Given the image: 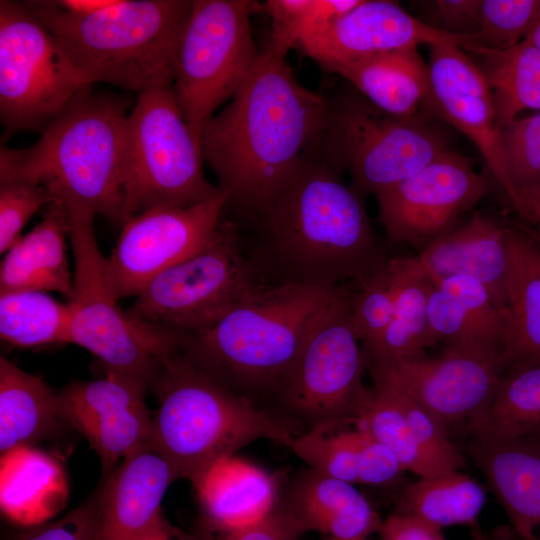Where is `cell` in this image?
<instances>
[{"label": "cell", "mask_w": 540, "mask_h": 540, "mask_svg": "<svg viewBox=\"0 0 540 540\" xmlns=\"http://www.w3.org/2000/svg\"><path fill=\"white\" fill-rule=\"evenodd\" d=\"M322 155L318 142L241 236L246 256L268 287L336 288L357 283L389 259L362 197Z\"/></svg>", "instance_id": "1"}, {"label": "cell", "mask_w": 540, "mask_h": 540, "mask_svg": "<svg viewBox=\"0 0 540 540\" xmlns=\"http://www.w3.org/2000/svg\"><path fill=\"white\" fill-rule=\"evenodd\" d=\"M327 100L305 88L293 69L266 47L246 80L201 130L204 162L230 209L260 215L320 138Z\"/></svg>", "instance_id": "2"}, {"label": "cell", "mask_w": 540, "mask_h": 540, "mask_svg": "<svg viewBox=\"0 0 540 540\" xmlns=\"http://www.w3.org/2000/svg\"><path fill=\"white\" fill-rule=\"evenodd\" d=\"M125 100L81 89L26 148L0 149V182L48 189L67 214H101L123 224L121 154Z\"/></svg>", "instance_id": "3"}, {"label": "cell", "mask_w": 540, "mask_h": 540, "mask_svg": "<svg viewBox=\"0 0 540 540\" xmlns=\"http://www.w3.org/2000/svg\"><path fill=\"white\" fill-rule=\"evenodd\" d=\"M56 38L80 79L142 92L172 82L189 0H120L93 15L68 14L47 0L22 2Z\"/></svg>", "instance_id": "4"}, {"label": "cell", "mask_w": 540, "mask_h": 540, "mask_svg": "<svg viewBox=\"0 0 540 540\" xmlns=\"http://www.w3.org/2000/svg\"><path fill=\"white\" fill-rule=\"evenodd\" d=\"M152 389L159 406L151 444L194 487L249 443L269 439L290 447L301 433L291 420L261 410L201 371L180 349L165 359Z\"/></svg>", "instance_id": "5"}, {"label": "cell", "mask_w": 540, "mask_h": 540, "mask_svg": "<svg viewBox=\"0 0 540 540\" xmlns=\"http://www.w3.org/2000/svg\"><path fill=\"white\" fill-rule=\"evenodd\" d=\"M337 288H268L207 329L183 337L180 352L253 403L257 397H276L310 328Z\"/></svg>", "instance_id": "6"}, {"label": "cell", "mask_w": 540, "mask_h": 540, "mask_svg": "<svg viewBox=\"0 0 540 540\" xmlns=\"http://www.w3.org/2000/svg\"><path fill=\"white\" fill-rule=\"evenodd\" d=\"M172 84L138 93L127 114L121 154L124 221L153 208L195 206L222 193L205 177L201 136L185 120Z\"/></svg>", "instance_id": "7"}, {"label": "cell", "mask_w": 540, "mask_h": 540, "mask_svg": "<svg viewBox=\"0 0 540 540\" xmlns=\"http://www.w3.org/2000/svg\"><path fill=\"white\" fill-rule=\"evenodd\" d=\"M268 288L245 254L237 224L224 216L206 245L153 278L126 313L182 339Z\"/></svg>", "instance_id": "8"}, {"label": "cell", "mask_w": 540, "mask_h": 540, "mask_svg": "<svg viewBox=\"0 0 540 540\" xmlns=\"http://www.w3.org/2000/svg\"><path fill=\"white\" fill-rule=\"evenodd\" d=\"M74 257V292L68 301V343L91 352L105 373L131 377L152 388L165 359L180 349L181 338L155 331L128 316L107 280L94 216L67 214Z\"/></svg>", "instance_id": "9"}, {"label": "cell", "mask_w": 540, "mask_h": 540, "mask_svg": "<svg viewBox=\"0 0 540 540\" xmlns=\"http://www.w3.org/2000/svg\"><path fill=\"white\" fill-rule=\"evenodd\" d=\"M318 147L333 167L349 174L352 188L362 197L404 181L448 150L440 131L423 114L394 116L360 93L327 100Z\"/></svg>", "instance_id": "10"}, {"label": "cell", "mask_w": 540, "mask_h": 540, "mask_svg": "<svg viewBox=\"0 0 540 540\" xmlns=\"http://www.w3.org/2000/svg\"><path fill=\"white\" fill-rule=\"evenodd\" d=\"M251 0H193L174 62L172 91L188 124L201 136L204 123L231 99L255 65L258 52Z\"/></svg>", "instance_id": "11"}, {"label": "cell", "mask_w": 540, "mask_h": 540, "mask_svg": "<svg viewBox=\"0 0 540 540\" xmlns=\"http://www.w3.org/2000/svg\"><path fill=\"white\" fill-rule=\"evenodd\" d=\"M351 289L338 287L325 304L288 372L277 399L301 432L324 422L358 419L369 391L365 358L353 329Z\"/></svg>", "instance_id": "12"}, {"label": "cell", "mask_w": 540, "mask_h": 540, "mask_svg": "<svg viewBox=\"0 0 540 540\" xmlns=\"http://www.w3.org/2000/svg\"><path fill=\"white\" fill-rule=\"evenodd\" d=\"M87 87L51 32L22 2L0 1V120L42 131Z\"/></svg>", "instance_id": "13"}, {"label": "cell", "mask_w": 540, "mask_h": 540, "mask_svg": "<svg viewBox=\"0 0 540 540\" xmlns=\"http://www.w3.org/2000/svg\"><path fill=\"white\" fill-rule=\"evenodd\" d=\"M374 384L389 386L428 411L445 429L476 420L493 399L505 373L493 348L447 347L437 358L423 356L367 365Z\"/></svg>", "instance_id": "14"}, {"label": "cell", "mask_w": 540, "mask_h": 540, "mask_svg": "<svg viewBox=\"0 0 540 540\" xmlns=\"http://www.w3.org/2000/svg\"><path fill=\"white\" fill-rule=\"evenodd\" d=\"M225 205L221 193L195 206L158 207L126 219L106 264L116 297L136 296L158 274L206 245L224 218Z\"/></svg>", "instance_id": "15"}, {"label": "cell", "mask_w": 540, "mask_h": 540, "mask_svg": "<svg viewBox=\"0 0 540 540\" xmlns=\"http://www.w3.org/2000/svg\"><path fill=\"white\" fill-rule=\"evenodd\" d=\"M470 160L447 150L404 181L380 192L379 219L388 237L423 249L485 194Z\"/></svg>", "instance_id": "16"}, {"label": "cell", "mask_w": 540, "mask_h": 540, "mask_svg": "<svg viewBox=\"0 0 540 540\" xmlns=\"http://www.w3.org/2000/svg\"><path fill=\"white\" fill-rule=\"evenodd\" d=\"M430 90L425 110L463 133L523 221L524 211L508 176L501 131L488 84L477 64L457 44L430 46Z\"/></svg>", "instance_id": "17"}, {"label": "cell", "mask_w": 540, "mask_h": 540, "mask_svg": "<svg viewBox=\"0 0 540 540\" xmlns=\"http://www.w3.org/2000/svg\"><path fill=\"white\" fill-rule=\"evenodd\" d=\"M148 388L131 377L105 373L103 378L71 383L58 392L61 416L78 430L100 458L103 474L151 444L153 416L145 402Z\"/></svg>", "instance_id": "18"}, {"label": "cell", "mask_w": 540, "mask_h": 540, "mask_svg": "<svg viewBox=\"0 0 540 540\" xmlns=\"http://www.w3.org/2000/svg\"><path fill=\"white\" fill-rule=\"evenodd\" d=\"M450 42L464 48L467 37L443 32L388 0H361L329 25L304 38L298 48L321 68L404 47Z\"/></svg>", "instance_id": "19"}, {"label": "cell", "mask_w": 540, "mask_h": 540, "mask_svg": "<svg viewBox=\"0 0 540 540\" xmlns=\"http://www.w3.org/2000/svg\"><path fill=\"white\" fill-rule=\"evenodd\" d=\"M178 478L152 444L124 458L101 486L97 540H134L163 515L161 502Z\"/></svg>", "instance_id": "20"}, {"label": "cell", "mask_w": 540, "mask_h": 540, "mask_svg": "<svg viewBox=\"0 0 540 540\" xmlns=\"http://www.w3.org/2000/svg\"><path fill=\"white\" fill-rule=\"evenodd\" d=\"M508 229L504 221L476 212L462 226L450 228L414 257L430 280L457 275L479 280L506 315Z\"/></svg>", "instance_id": "21"}, {"label": "cell", "mask_w": 540, "mask_h": 540, "mask_svg": "<svg viewBox=\"0 0 540 540\" xmlns=\"http://www.w3.org/2000/svg\"><path fill=\"white\" fill-rule=\"evenodd\" d=\"M469 454L519 540H540V433L505 439L474 437Z\"/></svg>", "instance_id": "22"}, {"label": "cell", "mask_w": 540, "mask_h": 540, "mask_svg": "<svg viewBox=\"0 0 540 540\" xmlns=\"http://www.w3.org/2000/svg\"><path fill=\"white\" fill-rule=\"evenodd\" d=\"M66 238L67 213L53 202L42 220L5 253L0 266V293L58 292L69 301L74 292V275L69 268Z\"/></svg>", "instance_id": "23"}, {"label": "cell", "mask_w": 540, "mask_h": 540, "mask_svg": "<svg viewBox=\"0 0 540 540\" xmlns=\"http://www.w3.org/2000/svg\"><path fill=\"white\" fill-rule=\"evenodd\" d=\"M194 488L210 527L224 534L259 523L278 503L275 478L234 456L216 463Z\"/></svg>", "instance_id": "24"}, {"label": "cell", "mask_w": 540, "mask_h": 540, "mask_svg": "<svg viewBox=\"0 0 540 540\" xmlns=\"http://www.w3.org/2000/svg\"><path fill=\"white\" fill-rule=\"evenodd\" d=\"M507 312L502 361L506 370L540 364V247L509 225Z\"/></svg>", "instance_id": "25"}, {"label": "cell", "mask_w": 540, "mask_h": 540, "mask_svg": "<svg viewBox=\"0 0 540 540\" xmlns=\"http://www.w3.org/2000/svg\"><path fill=\"white\" fill-rule=\"evenodd\" d=\"M301 520L307 532L330 540H365L379 533L383 519L354 484L309 468L283 501Z\"/></svg>", "instance_id": "26"}, {"label": "cell", "mask_w": 540, "mask_h": 540, "mask_svg": "<svg viewBox=\"0 0 540 540\" xmlns=\"http://www.w3.org/2000/svg\"><path fill=\"white\" fill-rule=\"evenodd\" d=\"M378 109L398 117L419 115L430 90L428 64L417 46L366 56L334 67Z\"/></svg>", "instance_id": "27"}, {"label": "cell", "mask_w": 540, "mask_h": 540, "mask_svg": "<svg viewBox=\"0 0 540 540\" xmlns=\"http://www.w3.org/2000/svg\"><path fill=\"white\" fill-rule=\"evenodd\" d=\"M68 486L60 463L33 446L1 454L0 506L11 521L29 527L46 523L64 508Z\"/></svg>", "instance_id": "28"}, {"label": "cell", "mask_w": 540, "mask_h": 540, "mask_svg": "<svg viewBox=\"0 0 540 540\" xmlns=\"http://www.w3.org/2000/svg\"><path fill=\"white\" fill-rule=\"evenodd\" d=\"M66 423L54 392L41 377L0 358V452L52 437Z\"/></svg>", "instance_id": "29"}, {"label": "cell", "mask_w": 540, "mask_h": 540, "mask_svg": "<svg viewBox=\"0 0 540 540\" xmlns=\"http://www.w3.org/2000/svg\"><path fill=\"white\" fill-rule=\"evenodd\" d=\"M389 263L397 284L394 312L379 340L363 350L365 367L423 356L436 343L427 318L431 280L415 257L389 258Z\"/></svg>", "instance_id": "30"}, {"label": "cell", "mask_w": 540, "mask_h": 540, "mask_svg": "<svg viewBox=\"0 0 540 540\" xmlns=\"http://www.w3.org/2000/svg\"><path fill=\"white\" fill-rule=\"evenodd\" d=\"M491 92L499 128L525 109L540 111V50L526 40L506 50L471 46Z\"/></svg>", "instance_id": "31"}, {"label": "cell", "mask_w": 540, "mask_h": 540, "mask_svg": "<svg viewBox=\"0 0 540 540\" xmlns=\"http://www.w3.org/2000/svg\"><path fill=\"white\" fill-rule=\"evenodd\" d=\"M485 504V492L460 471L419 478L408 485L395 512L419 518L440 529L454 525L474 527Z\"/></svg>", "instance_id": "32"}, {"label": "cell", "mask_w": 540, "mask_h": 540, "mask_svg": "<svg viewBox=\"0 0 540 540\" xmlns=\"http://www.w3.org/2000/svg\"><path fill=\"white\" fill-rule=\"evenodd\" d=\"M468 427L475 437L539 434L540 364L506 370L490 404Z\"/></svg>", "instance_id": "33"}, {"label": "cell", "mask_w": 540, "mask_h": 540, "mask_svg": "<svg viewBox=\"0 0 540 540\" xmlns=\"http://www.w3.org/2000/svg\"><path fill=\"white\" fill-rule=\"evenodd\" d=\"M70 309L47 292L0 293V337L15 347L68 343Z\"/></svg>", "instance_id": "34"}, {"label": "cell", "mask_w": 540, "mask_h": 540, "mask_svg": "<svg viewBox=\"0 0 540 540\" xmlns=\"http://www.w3.org/2000/svg\"><path fill=\"white\" fill-rule=\"evenodd\" d=\"M366 435L359 418L329 421L296 435L289 448L310 469L355 485Z\"/></svg>", "instance_id": "35"}, {"label": "cell", "mask_w": 540, "mask_h": 540, "mask_svg": "<svg viewBox=\"0 0 540 540\" xmlns=\"http://www.w3.org/2000/svg\"><path fill=\"white\" fill-rule=\"evenodd\" d=\"M359 421L396 455L406 471L419 478L447 473L420 444L390 388L374 384Z\"/></svg>", "instance_id": "36"}, {"label": "cell", "mask_w": 540, "mask_h": 540, "mask_svg": "<svg viewBox=\"0 0 540 540\" xmlns=\"http://www.w3.org/2000/svg\"><path fill=\"white\" fill-rule=\"evenodd\" d=\"M351 289L353 329L362 350L373 346L387 329L394 312L397 284L389 259L385 265Z\"/></svg>", "instance_id": "37"}, {"label": "cell", "mask_w": 540, "mask_h": 540, "mask_svg": "<svg viewBox=\"0 0 540 540\" xmlns=\"http://www.w3.org/2000/svg\"><path fill=\"white\" fill-rule=\"evenodd\" d=\"M539 16L540 0H481L480 29L466 48L509 49L525 40Z\"/></svg>", "instance_id": "38"}, {"label": "cell", "mask_w": 540, "mask_h": 540, "mask_svg": "<svg viewBox=\"0 0 540 540\" xmlns=\"http://www.w3.org/2000/svg\"><path fill=\"white\" fill-rule=\"evenodd\" d=\"M430 332L437 343L454 348H501L474 322L460 304L432 283L427 302ZM502 354V352H501Z\"/></svg>", "instance_id": "39"}, {"label": "cell", "mask_w": 540, "mask_h": 540, "mask_svg": "<svg viewBox=\"0 0 540 540\" xmlns=\"http://www.w3.org/2000/svg\"><path fill=\"white\" fill-rule=\"evenodd\" d=\"M508 176L517 191L540 186V111L500 128Z\"/></svg>", "instance_id": "40"}, {"label": "cell", "mask_w": 540, "mask_h": 540, "mask_svg": "<svg viewBox=\"0 0 540 540\" xmlns=\"http://www.w3.org/2000/svg\"><path fill=\"white\" fill-rule=\"evenodd\" d=\"M45 187L23 180L0 182V252L5 254L43 206L53 203Z\"/></svg>", "instance_id": "41"}, {"label": "cell", "mask_w": 540, "mask_h": 540, "mask_svg": "<svg viewBox=\"0 0 540 540\" xmlns=\"http://www.w3.org/2000/svg\"><path fill=\"white\" fill-rule=\"evenodd\" d=\"M431 282L454 298L502 352L506 334V315L479 280L457 275Z\"/></svg>", "instance_id": "42"}, {"label": "cell", "mask_w": 540, "mask_h": 540, "mask_svg": "<svg viewBox=\"0 0 540 540\" xmlns=\"http://www.w3.org/2000/svg\"><path fill=\"white\" fill-rule=\"evenodd\" d=\"M312 0H268L263 6L272 19L268 48L285 57L304 37Z\"/></svg>", "instance_id": "43"}, {"label": "cell", "mask_w": 540, "mask_h": 540, "mask_svg": "<svg viewBox=\"0 0 540 540\" xmlns=\"http://www.w3.org/2000/svg\"><path fill=\"white\" fill-rule=\"evenodd\" d=\"M101 488L59 520L44 523L18 540H97Z\"/></svg>", "instance_id": "44"}, {"label": "cell", "mask_w": 540, "mask_h": 540, "mask_svg": "<svg viewBox=\"0 0 540 540\" xmlns=\"http://www.w3.org/2000/svg\"><path fill=\"white\" fill-rule=\"evenodd\" d=\"M307 532L304 524L284 503L279 502L270 514L248 528L226 533L223 540H298Z\"/></svg>", "instance_id": "45"}, {"label": "cell", "mask_w": 540, "mask_h": 540, "mask_svg": "<svg viewBox=\"0 0 540 540\" xmlns=\"http://www.w3.org/2000/svg\"><path fill=\"white\" fill-rule=\"evenodd\" d=\"M366 431L359 484H390L406 470L388 447L375 439L367 429Z\"/></svg>", "instance_id": "46"}, {"label": "cell", "mask_w": 540, "mask_h": 540, "mask_svg": "<svg viewBox=\"0 0 540 540\" xmlns=\"http://www.w3.org/2000/svg\"><path fill=\"white\" fill-rule=\"evenodd\" d=\"M431 4L439 23L437 29L459 37L479 32L481 0H436Z\"/></svg>", "instance_id": "47"}, {"label": "cell", "mask_w": 540, "mask_h": 540, "mask_svg": "<svg viewBox=\"0 0 540 540\" xmlns=\"http://www.w3.org/2000/svg\"><path fill=\"white\" fill-rule=\"evenodd\" d=\"M379 535L381 540H447L442 529L395 511L383 519Z\"/></svg>", "instance_id": "48"}, {"label": "cell", "mask_w": 540, "mask_h": 540, "mask_svg": "<svg viewBox=\"0 0 540 540\" xmlns=\"http://www.w3.org/2000/svg\"><path fill=\"white\" fill-rule=\"evenodd\" d=\"M134 540H209L208 535L194 536L186 535L170 523L161 515L145 531Z\"/></svg>", "instance_id": "49"}, {"label": "cell", "mask_w": 540, "mask_h": 540, "mask_svg": "<svg viewBox=\"0 0 540 540\" xmlns=\"http://www.w3.org/2000/svg\"><path fill=\"white\" fill-rule=\"evenodd\" d=\"M120 0H53L62 11L76 16L97 14L116 5Z\"/></svg>", "instance_id": "50"}, {"label": "cell", "mask_w": 540, "mask_h": 540, "mask_svg": "<svg viewBox=\"0 0 540 540\" xmlns=\"http://www.w3.org/2000/svg\"><path fill=\"white\" fill-rule=\"evenodd\" d=\"M523 211V222L535 225L540 223V186L518 190ZM522 221V220H521Z\"/></svg>", "instance_id": "51"}, {"label": "cell", "mask_w": 540, "mask_h": 540, "mask_svg": "<svg viewBox=\"0 0 540 540\" xmlns=\"http://www.w3.org/2000/svg\"><path fill=\"white\" fill-rule=\"evenodd\" d=\"M514 226L530 237L540 247V223L531 225L523 221L514 223Z\"/></svg>", "instance_id": "52"}, {"label": "cell", "mask_w": 540, "mask_h": 540, "mask_svg": "<svg viewBox=\"0 0 540 540\" xmlns=\"http://www.w3.org/2000/svg\"><path fill=\"white\" fill-rule=\"evenodd\" d=\"M511 532L508 529H501L493 534H482L479 530H473V540H510Z\"/></svg>", "instance_id": "53"}, {"label": "cell", "mask_w": 540, "mask_h": 540, "mask_svg": "<svg viewBox=\"0 0 540 540\" xmlns=\"http://www.w3.org/2000/svg\"><path fill=\"white\" fill-rule=\"evenodd\" d=\"M525 40L540 50V16L527 34Z\"/></svg>", "instance_id": "54"}]
</instances>
